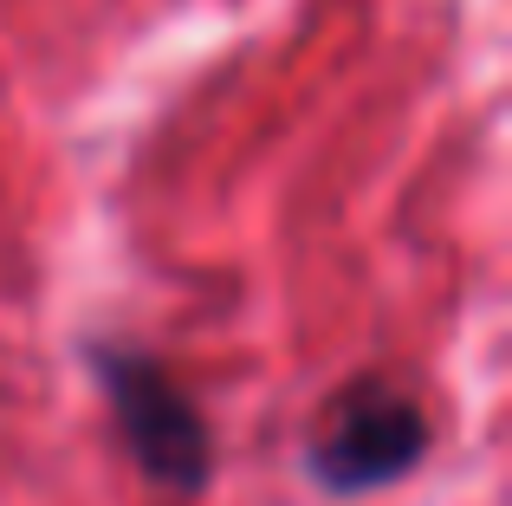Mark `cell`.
<instances>
[{
    "label": "cell",
    "mask_w": 512,
    "mask_h": 506,
    "mask_svg": "<svg viewBox=\"0 0 512 506\" xmlns=\"http://www.w3.org/2000/svg\"><path fill=\"white\" fill-rule=\"evenodd\" d=\"M428 442L435 435H428V416L409 390H396L389 377H357L325 403V422L305 448V468L325 494L363 500L409 481L422 468Z\"/></svg>",
    "instance_id": "2"
},
{
    "label": "cell",
    "mask_w": 512,
    "mask_h": 506,
    "mask_svg": "<svg viewBox=\"0 0 512 506\" xmlns=\"http://www.w3.org/2000/svg\"><path fill=\"white\" fill-rule=\"evenodd\" d=\"M85 370L104 390V403H111V422L124 435L130 461L143 468V481H156L163 494H182V500L201 494L214 474V435L182 383L150 351L117 344V338H91Z\"/></svg>",
    "instance_id": "1"
}]
</instances>
